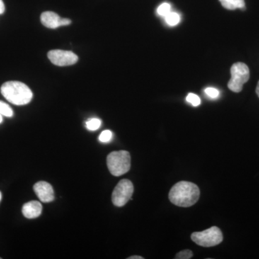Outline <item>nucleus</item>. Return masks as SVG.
Segmentation results:
<instances>
[{"label": "nucleus", "instance_id": "nucleus-1", "mask_svg": "<svg viewBox=\"0 0 259 259\" xmlns=\"http://www.w3.org/2000/svg\"><path fill=\"white\" fill-rule=\"evenodd\" d=\"M200 191L195 184L182 181L172 187L168 194V198L175 205L189 207L197 203Z\"/></svg>", "mask_w": 259, "mask_h": 259}, {"label": "nucleus", "instance_id": "nucleus-2", "mask_svg": "<svg viewBox=\"0 0 259 259\" xmlns=\"http://www.w3.org/2000/svg\"><path fill=\"white\" fill-rule=\"evenodd\" d=\"M3 97L15 105H25L31 101L32 93L26 84L20 81H7L1 87Z\"/></svg>", "mask_w": 259, "mask_h": 259}, {"label": "nucleus", "instance_id": "nucleus-3", "mask_svg": "<svg viewBox=\"0 0 259 259\" xmlns=\"http://www.w3.org/2000/svg\"><path fill=\"white\" fill-rule=\"evenodd\" d=\"M107 164L113 176H122L131 168V155L126 151H113L107 156Z\"/></svg>", "mask_w": 259, "mask_h": 259}, {"label": "nucleus", "instance_id": "nucleus-4", "mask_svg": "<svg viewBox=\"0 0 259 259\" xmlns=\"http://www.w3.org/2000/svg\"><path fill=\"white\" fill-rule=\"evenodd\" d=\"M231 74V78L228 83V88L233 93H240L243 90V84L249 80V69L243 63H236L232 66Z\"/></svg>", "mask_w": 259, "mask_h": 259}, {"label": "nucleus", "instance_id": "nucleus-5", "mask_svg": "<svg viewBox=\"0 0 259 259\" xmlns=\"http://www.w3.org/2000/svg\"><path fill=\"white\" fill-rule=\"evenodd\" d=\"M196 244L202 247H212L219 245L223 241L222 232L218 227H211L204 231L194 232L191 236Z\"/></svg>", "mask_w": 259, "mask_h": 259}, {"label": "nucleus", "instance_id": "nucleus-6", "mask_svg": "<svg viewBox=\"0 0 259 259\" xmlns=\"http://www.w3.org/2000/svg\"><path fill=\"white\" fill-rule=\"evenodd\" d=\"M134 191V185L131 181L128 180L120 181L112 192V203L116 207H122L131 199Z\"/></svg>", "mask_w": 259, "mask_h": 259}, {"label": "nucleus", "instance_id": "nucleus-7", "mask_svg": "<svg viewBox=\"0 0 259 259\" xmlns=\"http://www.w3.org/2000/svg\"><path fill=\"white\" fill-rule=\"evenodd\" d=\"M48 57L56 66H67L75 64L78 61V56L72 51L52 50L48 53Z\"/></svg>", "mask_w": 259, "mask_h": 259}, {"label": "nucleus", "instance_id": "nucleus-8", "mask_svg": "<svg viewBox=\"0 0 259 259\" xmlns=\"http://www.w3.org/2000/svg\"><path fill=\"white\" fill-rule=\"evenodd\" d=\"M34 192H35L37 197L44 203H49L54 199V192L52 186L47 182H37L33 187Z\"/></svg>", "mask_w": 259, "mask_h": 259}, {"label": "nucleus", "instance_id": "nucleus-9", "mask_svg": "<svg viewBox=\"0 0 259 259\" xmlns=\"http://www.w3.org/2000/svg\"><path fill=\"white\" fill-rule=\"evenodd\" d=\"M42 204L37 201H30L24 204L22 212L25 218L33 219L39 217L42 212Z\"/></svg>", "mask_w": 259, "mask_h": 259}, {"label": "nucleus", "instance_id": "nucleus-10", "mask_svg": "<svg viewBox=\"0 0 259 259\" xmlns=\"http://www.w3.org/2000/svg\"><path fill=\"white\" fill-rule=\"evenodd\" d=\"M40 20L44 26L48 28L55 29L61 25V18L54 12H44L40 16Z\"/></svg>", "mask_w": 259, "mask_h": 259}, {"label": "nucleus", "instance_id": "nucleus-11", "mask_svg": "<svg viewBox=\"0 0 259 259\" xmlns=\"http://www.w3.org/2000/svg\"><path fill=\"white\" fill-rule=\"evenodd\" d=\"M165 20L168 25L171 26H175L177 24L180 23V16L178 13H175V12H170L168 15L165 17Z\"/></svg>", "mask_w": 259, "mask_h": 259}, {"label": "nucleus", "instance_id": "nucleus-12", "mask_svg": "<svg viewBox=\"0 0 259 259\" xmlns=\"http://www.w3.org/2000/svg\"><path fill=\"white\" fill-rule=\"evenodd\" d=\"M102 122L100 119L98 118H93L89 120L86 122L87 128L89 131H96V130L100 128L101 126Z\"/></svg>", "mask_w": 259, "mask_h": 259}, {"label": "nucleus", "instance_id": "nucleus-13", "mask_svg": "<svg viewBox=\"0 0 259 259\" xmlns=\"http://www.w3.org/2000/svg\"><path fill=\"white\" fill-rule=\"evenodd\" d=\"M0 114L5 117H11L13 115V111L8 104L0 101Z\"/></svg>", "mask_w": 259, "mask_h": 259}, {"label": "nucleus", "instance_id": "nucleus-14", "mask_svg": "<svg viewBox=\"0 0 259 259\" xmlns=\"http://www.w3.org/2000/svg\"><path fill=\"white\" fill-rule=\"evenodd\" d=\"M171 12V6L168 3H163L158 7L157 9L158 14L161 16L166 17Z\"/></svg>", "mask_w": 259, "mask_h": 259}, {"label": "nucleus", "instance_id": "nucleus-15", "mask_svg": "<svg viewBox=\"0 0 259 259\" xmlns=\"http://www.w3.org/2000/svg\"><path fill=\"white\" fill-rule=\"evenodd\" d=\"M187 101L189 102V103L192 104V105L194 107L199 106L201 104L200 98L197 95L193 93H190L188 95H187Z\"/></svg>", "mask_w": 259, "mask_h": 259}, {"label": "nucleus", "instance_id": "nucleus-16", "mask_svg": "<svg viewBox=\"0 0 259 259\" xmlns=\"http://www.w3.org/2000/svg\"><path fill=\"white\" fill-rule=\"evenodd\" d=\"M193 256V253L190 250H184L179 252L176 255V259H190Z\"/></svg>", "mask_w": 259, "mask_h": 259}, {"label": "nucleus", "instance_id": "nucleus-17", "mask_svg": "<svg viewBox=\"0 0 259 259\" xmlns=\"http://www.w3.org/2000/svg\"><path fill=\"white\" fill-rule=\"evenodd\" d=\"M112 134L111 131L107 130V131H103L101 134H100L99 140L102 143H107L110 141L112 139Z\"/></svg>", "mask_w": 259, "mask_h": 259}, {"label": "nucleus", "instance_id": "nucleus-18", "mask_svg": "<svg viewBox=\"0 0 259 259\" xmlns=\"http://www.w3.org/2000/svg\"><path fill=\"white\" fill-rule=\"evenodd\" d=\"M204 92H205L206 95H207L209 97H210V98L216 99L219 97L220 93L217 89L207 88L205 89Z\"/></svg>", "mask_w": 259, "mask_h": 259}, {"label": "nucleus", "instance_id": "nucleus-19", "mask_svg": "<svg viewBox=\"0 0 259 259\" xmlns=\"http://www.w3.org/2000/svg\"><path fill=\"white\" fill-rule=\"evenodd\" d=\"M231 4L234 7L235 9L245 10V5L244 0H230Z\"/></svg>", "mask_w": 259, "mask_h": 259}, {"label": "nucleus", "instance_id": "nucleus-20", "mask_svg": "<svg viewBox=\"0 0 259 259\" xmlns=\"http://www.w3.org/2000/svg\"><path fill=\"white\" fill-rule=\"evenodd\" d=\"M221 4H222L223 8H226L227 10H236L233 5L231 4L230 0H220Z\"/></svg>", "mask_w": 259, "mask_h": 259}, {"label": "nucleus", "instance_id": "nucleus-21", "mask_svg": "<svg viewBox=\"0 0 259 259\" xmlns=\"http://www.w3.org/2000/svg\"><path fill=\"white\" fill-rule=\"evenodd\" d=\"M5 11V6L3 0H0V15L3 14Z\"/></svg>", "mask_w": 259, "mask_h": 259}, {"label": "nucleus", "instance_id": "nucleus-22", "mask_svg": "<svg viewBox=\"0 0 259 259\" xmlns=\"http://www.w3.org/2000/svg\"><path fill=\"white\" fill-rule=\"evenodd\" d=\"M127 259H144V257L139 256V255H133V256L129 257Z\"/></svg>", "mask_w": 259, "mask_h": 259}, {"label": "nucleus", "instance_id": "nucleus-23", "mask_svg": "<svg viewBox=\"0 0 259 259\" xmlns=\"http://www.w3.org/2000/svg\"><path fill=\"white\" fill-rule=\"evenodd\" d=\"M255 92H256L257 95H258V97H259V81L258 85H257L256 90H255Z\"/></svg>", "mask_w": 259, "mask_h": 259}, {"label": "nucleus", "instance_id": "nucleus-24", "mask_svg": "<svg viewBox=\"0 0 259 259\" xmlns=\"http://www.w3.org/2000/svg\"><path fill=\"white\" fill-rule=\"evenodd\" d=\"M3 115L0 114V123H1L2 122H3Z\"/></svg>", "mask_w": 259, "mask_h": 259}, {"label": "nucleus", "instance_id": "nucleus-25", "mask_svg": "<svg viewBox=\"0 0 259 259\" xmlns=\"http://www.w3.org/2000/svg\"><path fill=\"white\" fill-rule=\"evenodd\" d=\"M2 199V193L1 192H0V201H1Z\"/></svg>", "mask_w": 259, "mask_h": 259}, {"label": "nucleus", "instance_id": "nucleus-26", "mask_svg": "<svg viewBox=\"0 0 259 259\" xmlns=\"http://www.w3.org/2000/svg\"><path fill=\"white\" fill-rule=\"evenodd\" d=\"M0 259H1V258H0Z\"/></svg>", "mask_w": 259, "mask_h": 259}]
</instances>
